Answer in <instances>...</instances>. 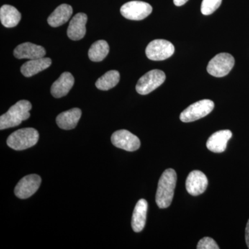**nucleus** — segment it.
<instances>
[{
    "instance_id": "f257e3e1",
    "label": "nucleus",
    "mask_w": 249,
    "mask_h": 249,
    "mask_svg": "<svg viewBox=\"0 0 249 249\" xmlns=\"http://www.w3.org/2000/svg\"><path fill=\"white\" fill-rule=\"evenodd\" d=\"M176 183V172L172 168L165 170L160 178L156 194V203L160 209H166L171 204Z\"/></svg>"
},
{
    "instance_id": "f03ea898",
    "label": "nucleus",
    "mask_w": 249,
    "mask_h": 249,
    "mask_svg": "<svg viewBox=\"0 0 249 249\" xmlns=\"http://www.w3.org/2000/svg\"><path fill=\"white\" fill-rule=\"evenodd\" d=\"M32 106L26 100L18 101L11 107L7 112L0 117V129L11 128L21 124L22 121L27 120L30 117V111Z\"/></svg>"
},
{
    "instance_id": "7ed1b4c3",
    "label": "nucleus",
    "mask_w": 249,
    "mask_h": 249,
    "mask_svg": "<svg viewBox=\"0 0 249 249\" xmlns=\"http://www.w3.org/2000/svg\"><path fill=\"white\" fill-rule=\"evenodd\" d=\"M39 139V133L36 129L27 127L18 129L7 139V145L15 150H23L34 146Z\"/></svg>"
},
{
    "instance_id": "20e7f679",
    "label": "nucleus",
    "mask_w": 249,
    "mask_h": 249,
    "mask_svg": "<svg viewBox=\"0 0 249 249\" xmlns=\"http://www.w3.org/2000/svg\"><path fill=\"white\" fill-rule=\"evenodd\" d=\"M214 104L211 100L205 99L193 103L180 114V120L183 123L193 122L204 118L214 109Z\"/></svg>"
},
{
    "instance_id": "39448f33",
    "label": "nucleus",
    "mask_w": 249,
    "mask_h": 249,
    "mask_svg": "<svg viewBox=\"0 0 249 249\" xmlns=\"http://www.w3.org/2000/svg\"><path fill=\"white\" fill-rule=\"evenodd\" d=\"M235 65V59L227 53L217 54L209 62L207 71L211 76L221 78L229 74Z\"/></svg>"
},
{
    "instance_id": "423d86ee",
    "label": "nucleus",
    "mask_w": 249,
    "mask_h": 249,
    "mask_svg": "<svg viewBox=\"0 0 249 249\" xmlns=\"http://www.w3.org/2000/svg\"><path fill=\"white\" fill-rule=\"evenodd\" d=\"M165 80L164 72L154 70L147 72L139 80L136 90L139 94L146 95L160 86Z\"/></svg>"
},
{
    "instance_id": "0eeeda50",
    "label": "nucleus",
    "mask_w": 249,
    "mask_h": 249,
    "mask_svg": "<svg viewBox=\"0 0 249 249\" xmlns=\"http://www.w3.org/2000/svg\"><path fill=\"white\" fill-rule=\"evenodd\" d=\"M175 47L169 41L155 40L147 46L145 54L147 58L154 61H161L173 55Z\"/></svg>"
},
{
    "instance_id": "6e6552de",
    "label": "nucleus",
    "mask_w": 249,
    "mask_h": 249,
    "mask_svg": "<svg viewBox=\"0 0 249 249\" xmlns=\"http://www.w3.org/2000/svg\"><path fill=\"white\" fill-rule=\"evenodd\" d=\"M152 11L151 5L142 1H129L121 8V15L131 20H142L151 14Z\"/></svg>"
},
{
    "instance_id": "1a4fd4ad",
    "label": "nucleus",
    "mask_w": 249,
    "mask_h": 249,
    "mask_svg": "<svg viewBox=\"0 0 249 249\" xmlns=\"http://www.w3.org/2000/svg\"><path fill=\"white\" fill-rule=\"evenodd\" d=\"M111 141L114 146L128 152L136 151L141 145L138 137L126 129L116 131L111 136Z\"/></svg>"
},
{
    "instance_id": "9d476101",
    "label": "nucleus",
    "mask_w": 249,
    "mask_h": 249,
    "mask_svg": "<svg viewBox=\"0 0 249 249\" xmlns=\"http://www.w3.org/2000/svg\"><path fill=\"white\" fill-rule=\"evenodd\" d=\"M41 181L42 179L39 175L35 174L27 175L19 180L16 185L14 190L15 195L19 199H27L35 194L40 188Z\"/></svg>"
},
{
    "instance_id": "9b49d317",
    "label": "nucleus",
    "mask_w": 249,
    "mask_h": 249,
    "mask_svg": "<svg viewBox=\"0 0 249 249\" xmlns=\"http://www.w3.org/2000/svg\"><path fill=\"white\" fill-rule=\"evenodd\" d=\"M208 184L209 181L204 173L199 170H193L186 178V191L191 196H199L206 191Z\"/></svg>"
},
{
    "instance_id": "f8f14e48",
    "label": "nucleus",
    "mask_w": 249,
    "mask_h": 249,
    "mask_svg": "<svg viewBox=\"0 0 249 249\" xmlns=\"http://www.w3.org/2000/svg\"><path fill=\"white\" fill-rule=\"evenodd\" d=\"M14 54L16 58L34 60L43 58L46 55V50L42 46L24 42L14 49Z\"/></svg>"
},
{
    "instance_id": "ddd939ff",
    "label": "nucleus",
    "mask_w": 249,
    "mask_h": 249,
    "mask_svg": "<svg viewBox=\"0 0 249 249\" xmlns=\"http://www.w3.org/2000/svg\"><path fill=\"white\" fill-rule=\"evenodd\" d=\"M88 16L83 13H78L72 18L67 29V36L72 40H80L86 34Z\"/></svg>"
},
{
    "instance_id": "4468645a",
    "label": "nucleus",
    "mask_w": 249,
    "mask_h": 249,
    "mask_svg": "<svg viewBox=\"0 0 249 249\" xmlns=\"http://www.w3.org/2000/svg\"><path fill=\"white\" fill-rule=\"evenodd\" d=\"M232 132L229 129L220 130L212 134L208 139L206 147L210 151L221 153L227 149V142L231 139Z\"/></svg>"
},
{
    "instance_id": "2eb2a0df",
    "label": "nucleus",
    "mask_w": 249,
    "mask_h": 249,
    "mask_svg": "<svg viewBox=\"0 0 249 249\" xmlns=\"http://www.w3.org/2000/svg\"><path fill=\"white\" fill-rule=\"evenodd\" d=\"M74 84V78L70 72H64L58 80H55L51 88L53 97L60 98L66 96Z\"/></svg>"
},
{
    "instance_id": "dca6fc26",
    "label": "nucleus",
    "mask_w": 249,
    "mask_h": 249,
    "mask_svg": "<svg viewBox=\"0 0 249 249\" xmlns=\"http://www.w3.org/2000/svg\"><path fill=\"white\" fill-rule=\"evenodd\" d=\"M82 111L79 108H73L62 112L56 118L58 127L65 130L74 129L81 117Z\"/></svg>"
},
{
    "instance_id": "f3484780",
    "label": "nucleus",
    "mask_w": 249,
    "mask_h": 249,
    "mask_svg": "<svg viewBox=\"0 0 249 249\" xmlns=\"http://www.w3.org/2000/svg\"><path fill=\"white\" fill-rule=\"evenodd\" d=\"M147 206V201L144 199H140L136 204L132 218V227L134 232L143 230L146 223Z\"/></svg>"
},
{
    "instance_id": "a211bd4d",
    "label": "nucleus",
    "mask_w": 249,
    "mask_h": 249,
    "mask_svg": "<svg viewBox=\"0 0 249 249\" xmlns=\"http://www.w3.org/2000/svg\"><path fill=\"white\" fill-rule=\"evenodd\" d=\"M52 61L49 58H40L29 60L21 67V72L24 76L31 77L39 72L47 70L52 65Z\"/></svg>"
},
{
    "instance_id": "6ab92c4d",
    "label": "nucleus",
    "mask_w": 249,
    "mask_h": 249,
    "mask_svg": "<svg viewBox=\"0 0 249 249\" xmlns=\"http://www.w3.org/2000/svg\"><path fill=\"white\" fill-rule=\"evenodd\" d=\"M73 9L70 5L63 4L56 8L47 19L49 25L52 27H58L65 24L71 18Z\"/></svg>"
},
{
    "instance_id": "aec40b11",
    "label": "nucleus",
    "mask_w": 249,
    "mask_h": 249,
    "mask_svg": "<svg viewBox=\"0 0 249 249\" xmlns=\"http://www.w3.org/2000/svg\"><path fill=\"white\" fill-rule=\"evenodd\" d=\"M21 19L20 13L14 6L4 5L0 9V20L4 27L13 28L16 27Z\"/></svg>"
},
{
    "instance_id": "412c9836",
    "label": "nucleus",
    "mask_w": 249,
    "mask_h": 249,
    "mask_svg": "<svg viewBox=\"0 0 249 249\" xmlns=\"http://www.w3.org/2000/svg\"><path fill=\"white\" fill-rule=\"evenodd\" d=\"M109 52V45L106 40L96 41L91 46L88 56L93 62H101L107 57Z\"/></svg>"
},
{
    "instance_id": "4be33fe9",
    "label": "nucleus",
    "mask_w": 249,
    "mask_h": 249,
    "mask_svg": "<svg viewBox=\"0 0 249 249\" xmlns=\"http://www.w3.org/2000/svg\"><path fill=\"white\" fill-rule=\"evenodd\" d=\"M120 73L116 70L106 72L103 76L98 78L96 87L98 89L107 91L114 88L119 83Z\"/></svg>"
},
{
    "instance_id": "5701e85b",
    "label": "nucleus",
    "mask_w": 249,
    "mask_h": 249,
    "mask_svg": "<svg viewBox=\"0 0 249 249\" xmlns=\"http://www.w3.org/2000/svg\"><path fill=\"white\" fill-rule=\"evenodd\" d=\"M222 0H203L201 3V11L204 16L213 14L220 6Z\"/></svg>"
},
{
    "instance_id": "b1692460",
    "label": "nucleus",
    "mask_w": 249,
    "mask_h": 249,
    "mask_svg": "<svg viewBox=\"0 0 249 249\" xmlns=\"http://www.w3.org/2000/svg\"><path fill=\"white\" fill-rule=\"evenodd\" d=\"M197 249H219L217 244L215 241L211 237H206L201 239L196 246Z\"/></svg>"
},
{
    "instance_id": "393cba45",
    "label": "nucleus",
    "mask_w": 249,
    "mask_h": 249,
    "mask_svg": "<svg viewBox=\"0 0 249 249\" xmlns=\"http://www.w3.org/2000/svg\"><path fill=\"white\" fill-rule=\"evenodd\" d=\"M246 243H247V247L249 249V219L247 222V227H246Z\"/></svg>"
},
{
    "instance_id": "a878e982",
    "label": "nucleus",
    "mask_w": 249,
    "mask_h": 249,
    "mask_svg": "<svg viewBox=\"0 0 249 249\" xmlns=\"http://www.w3.org/2000/svg\"><path fill=\"white\" fill-rule=\"evenodd\" d=\"M188 0H173L174 4L177 6H183V4H186Z\"/></svg>"
}]
</instances>
